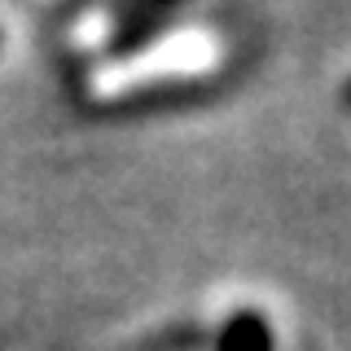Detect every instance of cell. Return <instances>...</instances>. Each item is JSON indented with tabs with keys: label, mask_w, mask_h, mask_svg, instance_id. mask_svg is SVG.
<instances>
[{
	"label": "cell",
	"mask_w": 351,
	"mask_h": 351,
	"mask_svg": "<svg viewBox=\"0 0 351 351\" xmlns=\"http://www.w3.org/2000/svg\"><path fill=\"white\" fill-rule=\"evenodd\" d=\"M347 101H351V80H347Z\"/></svg>",
	"instance_id": "1"
}]
</instances>
